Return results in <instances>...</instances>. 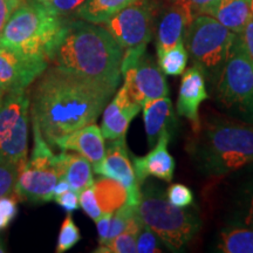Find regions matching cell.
Here are the masks:
<instances>
[{
  "label": "cell",
  "mask_w": 253,
  "mask_h": 253,
  "mask_svg": "<svg viewBox=\"0 0 253 253\" xmlns=\"http://www.w3.org/2000/svg\"><path fill=\"white\" fill-rule=\"evenodd\" d=\"M31 116L47 143L95 123L115 90L49 66L33 82Z\"/></svg>",
  "instance_id": "obj_1"
},
{
  "label": "cell",
  "mask_w": 253,
  "mask_h": 253,
  "mask_svg": "<svg viewBox=\"0 0 253 253\" xmlns=\"http://www.w3.org/2000/svg\"><path fill=\"white\" fill-rule=\"evenodd\" d=\"M123 48L106 28L88 21H65L48 65L116 90Z\"/></svg>",
  "instance_id": "obj_2"
},
{
  "label": "cell",
  "mask_w": 253,
  "mask_h": 253,
  "mask_svg": "<svg viewBox=\"0 0 253 253\" xmlns=\"http://www.w3.org/2000/svg\"><path fill=\"white\" fill-rule=\"evenodd\" d=\"M186 150L205 176H224L253 162V122L210 115L192 131Z\"/></svg>",
  "instance_id": "obj_3"
},
{
  "label": "cell",
  "mask_w": 253,
  "mask_h": 253,
  "mask_svg": "<svg viewBox=\"0 0 253 253\" xmlns=\"http://www.w3.org/2000/svg\"><path fill=\"white\" fill-rule=\"evenodd\" d=\"M65 20L40 0H24L0 34V46L48 62Z\"/></svg>",
  "instance_id": "obj_4"
},
{
  "label": "cell",
  "mask_w": 253,
  "mask_h": 253,
  "mask_svg": "<svg viewBox=\"0 0 253 253\" xmlns=\"http://www.w3.org/2000/svg\"><path fill=\"white\" fill-rule=\"evenodd\" d=\"M137 212L142 223L158 237L170 251L179 252L201 230L197 211L175 207L166 192L151 182L143 183Z\"/></svg>",
  "instance_id": "obj_5"
},
{
  "label": "cell",
  "mask_w": 253,
  "mask_h": 253,
  "mask_svg": "<svg viewBox=\"0 0 253 253\" xmlns=\"http://www.w3.org/2000/svg\"><path fill=\"white\" fill-rule=\"evenodd\" d=\"M185 48L205 80L216 86L237 34L207 14H198L185 28Z\"/></svg>",
  "instance_id": "obj_6"
},
{
  "label": "cell",
  "mask_w": 253,
  "mask_h": 253,
  "mask_svg": "<svg viewBox=\"0 0 253 253\" xmlns=\"http://www.w3.org/2000/svg\"><path fill=\"white\" fill-rule=\"evenodd\" d=\"M218 103L253 122V62L237 34L216 84Z\"/></svg>",
  "instance_id": "obj_7"
},
{
  "label": "cell",
  "mask_w": 253,
  "mask_h": 253,
  "mask_svg": "<svg viewBox=\"0 0 253 253\" xmlns=\"http://www.w3.org/2000/svg\"><path fill=\"white\" fill-rule=\"evenodd\" d=\"M31 99L26 89L7 91L0 102V157L17 164L28 160Z\"/></svg>",
  "instance_id": "obj_8"
},
{
  "label": "cell",
  "mask_w": 253,
  "mask_h": 253,
  "mask_svg": "<svg viewBox=\"0 0 253 253\" xmlns=\"http://www.w3.org/2000/svg\"><path fill=\"white\" fill-rule=\"evenodd\" d=\"M147 45L126 49L121 62V75L129 97L142 107L145 102L168 96L169 86L163 72L145 53Z\"/></svg>",
  "instance_id": "obj_9"
},
{
  "label": "cell",
  "mask_w": 253,
  "mask_h": 253,
  "mask_svg": "<svg viewBox=\"0 0 253 253\" xmlns=\"http://www.w3.org/2000/svg\"><path fill=\"white\" fill-rule=\"evenodd\" d=\"M121 48L148 45L153 33V8L148 1L137 0L104 23Z\"/></svg>",
  "instance_id": "obj_10"
},
{
  "label": "cell",
  "mask_w": 253,
  "mask_h": 253,
  "mask_svg": "<svg viewBox=\"0 0 253 253\" xmlns=\"http://www.w3.org/2000/svg\"><path fill=\"white\" fill-rule=\"evenodd\" d=\"M95 173L115 179L126 190V204L137 208L141 199V185L136 179L134 168L126 147V138L109 140L102 163Z\"/></svg>",
  "instance_id": "obj_11"
},
{
  "label": "cell",
  "mask_w": 253,
  "mask_h": 253,
  "mask_svg": "<svg viewBox=\"0 0 253 253\" xmlns=\"http://www.w3.org/2000/svg\"><path fill=\"white\" fill-rule=\"evenodd\" d=\"M48 67L43 60L26 58L0 46V89L4 93L26 89Z\"/></svg>",
  "instance_id": "obj_12"
},
{
  "label": "cell",
  "mask_w": 253,
  "mask_h": 253,
  "mask_svg": "<svg viewBox=\"0 0 253 253\" xmlns=\"http://www.w3.org/2000/svg\"><path fill=\"white\" fill-rule=\"evenodd\" d=\"M59 178L54 167H36L26 162L18 168L13 195L31 203H47L53 201V190Z\"/></svg>",
  "instance_id": "obj_13"
},
{
  "label": "cell",
  "mask_w": 253,
  "mask_h": 253,
  "mask_svg": "<svg viewBox=\"0 0 253 253\" xmlns=\"http://www.w3.org/2000/svg\"><path fill=\"white\" fill-rule=\"evenodd\" d=\"M170 140H171V134L169 131L163 132L153 149L145 156L131 157L138 184L143 185L148 177H156L168 183L172 181L176 164L173 157L168 151V144Z\"/></svg>",
  "instance_id": "obj_14"
},
{
  "label": "cell",
  "mask_w": 253,
  "mask_h": 253,
  "mask_svg": "<svg viewBox=\"0 0 253 253\" xmlns=\"http://www.w3.org/2000/svg\"><path fill=\"white\" fill-rule=\"evenodd\" d=\"M209 99L207 90V80L203 73L197 66L186 69L183 73L178 99H177V114L189 120L192 126V131L199 126V107L202 102Z\"/></svg>",
  "instance_id": "obj_15"
},
{
  "label": "cell",
  "mask_w": 253,
  "mask_h": 253,
  "mask_svg": "<svg viewBox=\"0 0 253 253\" xmlns=\"http://www.w3.org/2000/svg\"><path fill=\"white\" fill-rule=\"evenodd\" d=\"M140 110V104L129 97L126 87L122 86L103 109L101 123V132L103 137L107 140L126 138L129 125Z\"/></svg>",
  "instance_id": "obj_16"
},
{
  "label": "cell",
  "mask_w": 253,
  "mask_h": 253,
  "mask_svg": "<svg viewBox=\"0 0 253 253\" xmlns=\"http://www.w3.org/2000/svg\"><path fill=\"white\" fill-rule=\"evenodd\" d=\"M53 147H58L65 151H75L89 161L93 170L102 163L103 158L106 156L104 137L101 132V128L95 123L56 138L53 143Z\"/></svg>",
  "instance_id": "obj_17"
},
{
  "label": "cell",
  "mask_w": 253,
  "mask_h": 253,
  "mask_svg": "<svg viewBox=\"0 0 253 253\" xmlns=\"http://www.w3.org/2000/svg\"><path fill=\"white\" fill-rule=\"evenodd\" d=\"M194 19L186 6L179 0L161 19L156 38L157 58L183 41L185 28Z\"/></svg>",
  "instance_id": "obj_18"
},
{
  "label": "cell",
  "mask_w": 253,
  "mask_h": 253,
  "mask_svg": "<svg viewBox=\"0 0 253 253\" xmlns=\"http://www.w3.org/2000/svg\"><path fill=\"white\" fill-rule=\"evenodd\" d=\"M143 109V121L148 144L153 148L163 132L171 134L175 128L172 102L168 96L150 100L141 107Z\"/></svg>",
  "instance_id": "obj_19"
},
{
  "label": "cell",
  "mask_w": 253,
  "mask_h": 253,
  "mask_svg": "<svg viewBox=\"0 0 253 253\" xmlns=\"http://www.w3.org/2000/svg\"><path fill=\"white\" fill-rule=\"evenodd\" d=\"M207 15L214 18L233 33L239 34L252 17L250 0H219L209 9Z\"/></svg>",
  "instance_id": "obj_20"
},
{
  "label": "cell",
  "mask_w": 253,
  "mask_h": 253,
  "mask_svg": "<svg viewBox=\"0 0 253 253\" xmlns=\"http://www.w3.org/2000/svg\"><path fill=\"white\" fill-rule=\"evenodd\" d=\"M135 1L137 0H86L75 11V15L88 23L104 24Z\"/></svg>",
  "instance_id": "obj_21"
},
{
  "label": "cell",
  "mask_w": 253,
  "mask_h": 253,
  "mask_svg": "<svg viewBox=\"0 0 253 253\" xmlns=\"http://www.w3.org/2000/svg\"><path fill=\"white\" fill-rule=\"evenodd\" d=\"M217 250L223 253H253V227L235 224L219 235Z\"/></svg>",
  "instance_id": "obj_22"
},
{
  "label": "cell",
  "mask_w": 253,
  "mask_h": 253,
  "mask_svg": "<svg viewBox=\"0 0 253 253\" xmlns=\"http://www.w3.org/2000/svg\"><path fill=\"white\" fill-rule=\"evenodd\" d=\"M62 178L69 183L72 190L80 194L82 190L91 186L94 183L90 162L81 155L68 154L65 151V171Z\"/></svg>",
  "instance_id": "obj_23"
},
{
  "label": "cell",
  "mask_w": 253,
  "mask_h": 253,
  "mask_svg": "<svg viewBox=\"0 0 253 253\" xmlns=\"http://www.w3.org/2000/svg\"><path fill=\"white\" fill-rule=\"evenodd\" d=\"M93 189L101 211L114 212L126 202V190L115 179L102 177L94 181Z\"/></svg>",
  "instance_id": "obj_24"
},
{
  "label": "cell",
  "mask_w": 253,
  "mask_h": 253,
  "mask_svg": "<svg viewBox=\"0 0 253 253\" xmlns=\"http://www.w3.org/2000/svg\"><path fill=\"white\" fill-rule=\"evenodd\" d=\"M158 67L166 75L178 77L184 73L186 63L189 60L188 50L184 43L179 42L173 48L167 50L162 55L158 56Z\"/></svg>",
  "instance_id": "obj_25"
},
{
  "label": "cell",
  "mask_w": 253,
  "mask_h": 253,
  "mask_svg": "<svg viewBox=\"0 0 253 253\" xmlns=\"http://www.w3.org/2000/svg\"><path fill=\"white\" fill-rule=\"evenodd\" d=\"M81 240V233L77 224L74 223L71 214H67L63 219L56 243V253L67 252L72 248H74Z\"/></svg>",
  "instance_id": "obj_26"
},
{
  "label": "cell",
  "mask_w": 253,
  "mask_h": 253,
  "mask_svg": "<svg viewBox=\"0 0 253 253\" xmlns=\"http://www.w3.org/2000/svg\"><path fill=\"white\" fill-rule=\"evenodd\" d=\"M136 238L137 235L125 231L121 235L113 238L109 242L100 244L95 250L97 253H135L136 252Z\"/></svg>",
  "instance_id": "obj_27"
},
{
  "label": "cell",
  "mask_w": 253,
  "mask_h": 253,
  "mask_svg": "<svg viewBox=\"0 0 253 253\" xmlns=\"http://www.w3.org/2000/svg\"><path fill=\"white\" fill-rule=\"evenodd\" d=\"M18 166L0 157V197L13 194Z\"/></svg>",
  "instance_id": "obj_28"
},
{
  "label": "cell",
  "mask_w": 253,
  "mask_h": 253,
  "mask_svg": "<svg viewBox=\"0 0 253 253\" xmlns=\"http://www.w3.org/2000/svg\"><path fill=\"white\" fill-rule=\"evenodd\" d=\"M167 198L172 205L178 208H188L194 203V194L191 189L182 183H175L167 189Z\"/></svg>",
  "instance_id": "obj_29"
},
{
  "label": "cell",
  "mask_w": 253,
  "mask_h": 253,
  "mask_svg": "<svg viewBox=\"0 0 253 253\" xmlns=\"http://www.w3.org/2000/svg\"><path fill=\"white\" fill-rule=\"evenodd\" d=\"M162 250L160 248L158 237L149 227L143 224L137 238H136V252L138 253H160Z\"/></svg>",
  "instance_id": "obj_30"
},
{
  "label": "cell",
  "mask_w": 253,
  "mask_h": 253,
  "mask_svg": "<svg viewBox=\"0 0 253 253\" xmlns=\"http://www.w3.org/2000/svg\"><path fill=\"white\" fill-rule=\"evenodd\" d=\"M79 203H80V207L86 212L87 216L91 218L94 221L99 219L101 214H102V211H101L96 197H95L93 185L82 190L79 194Z\"/></svg>",
  "instance_id": "obj_31"
},
{
  "label": "cell",
  "mask_w": 253,
  "mask_h": 253,
  "mask_svg": "<svg viewBox=\"0 0 253 253\" xmlns=\"http://www.w3.org/2000/svg\"><path fill=\"white\" fill-rule=\"evenodd\" d=\"M86 0H46L42 1L53 13L59 17L65 18L67 15L75 13V11L84 4Z\"/></svg>",
  "instance_id": "obj_32"
},
{
  "label": "cell",
  "mask_w": 253,
  "mask_h": 253,
  "mask_svg": "<svg viewBox=\"0 0 253 253\" xmlns=\"http://www.w3.org/2000/svg\"><path fill=\"white\" fill-rule=\"evenodd\" d=\"M53 201L56 202L68 213H72L73 211H77L79 207H80V203H79V194L72 189L66 191L65 194L55 197Z\"/></svg>",
  "instance_id": "obj_33"
},
{
  "label": "cell",
  "mask_w": 253,
  "mask_h": 253,
  "mask_svg": "<svg viewBox=\"0 0 253 253\" xmlns=\"http://www.w3.org/2000/svg\"><path fill=\"white\" fill-rule=\"evenodd\" d=\"M189 9L192 17L198 14H207L209 9H211L219 0H181Z\"/></svg>",
  "instance_id": "obj_34"
},
{
  "label": "cell",
  "mask_w": 253,
  "mask_h": 253,
  "mask_svg": "<svg viewBox=\"0 0 253 253\" xmlns=\"http://www.w3.org/2000/svg\"><path fill=\"white\" fill-rule=\"evenodd\" d=\"M23 1L24 0H0V34L7 24L8 19Z\"/></svg>",
  "instance_id": "obj_35"
},
{
  "label": "cell",
  "mask_w": 253,
  "mask_h": 253,
  "mask_svg": "<svg viewBox=\"0 0 253 253\" xmlns=\"http://www.w3.org/2000/svg\"><path fill=\"white\" fill-rule=\"evenodd\" d=\"M239 37L243 45H244L246 53H248L250 59L253 62V15L248 21V24H246L244 30L242 31V33H239Z\"/></svg>",
  "instance_id": "obj_36"
},
{
  "label": "cell",
  "mask_w": 253,
  "mask_h": 253,
  "mask_svg": "<svg viewBox=\"0 0 253 253\" xmlns=\"http://www.w3.org/2000/svg\"><path fill=\"white\" fill-rule=\"evenodd\" d=\"M112 214V212H103L99 219L95 221L97 226V233H99V244H104L108 239Z\"/></svg>",
  "instance_id": "obj_37"
},
{
  "label": "cell",
  "mask_w": 253,
  "mask_h": 253,
  "mask_svg": "<svg viewBox=\"0 0 253 253\" xmlns=\"http://www.w3.org/2000/svg\"><path fill=\"white\" fill-rule=\"evenodd\" d=\"M242 224L253 227V190H252L251 194H250L248 205H246L245 214H244V218H243V220H242Z\"/></svg>",
  "instance_id": "obj_38"
},
{
  "label": "cell",
  "mask_w": 253,
  "mask_h": 253,
  "mask_svg": "<svg viewBox=\"0 0 253 253\" xmlns=\"http://www.w3.org/2000/svg\"><path fill=\"white\" fill-rule=\"evenodd\" d=\"M71 189V185H69V183L66 181L65 178H59V181L56 182V184L54 186V190H53V199L58 197L60 195L65 194L66 191H68V190Z\"/></svg>",
  "instance_id": "obj_39"
},
{
  "label": "cell",
  "mask_w": 253,
  "mask_h": 253,
  "mask_svg": "<svg viewBox=\"0 0 253 253\" xmlns=\"http://www.w3.org/2000/svg\"><path fill=\"white\" fill-rule=\"evenodd\" d=\"M9 223H11V220H9L8 218L5 216V214L2 213L1 211H0V231L7 229L8 225H9Z\"/></svg>",
  "instance_id": "obj_40"
},
{
  "label": "cell",
  "mask_w": 253,
  "mask_h": 253,
  "mask_svg": "<svg viewBox=\"0 0 253 253\" xmlns=\"http://www.w3.org/2000/svg\"><path fill=\"white\" fill-rule=\"evenodd\" d=\"M5 252H6L5 244H4V242H2V239L0 238V253H5Z\"/></svg>",
  "instance_id": "obj_41"
},
{
  "label": "cell",
  "mask_w": 253,
  "mask_h": 253,
  "mask_svg": "<svg viewBox=\"0 0 253 253\" xmlns=\"http://www.w3.org/2000/svg\"><path fill=\"white\" fill-rule=\"evenodd\" d=\"M250 8H251V13L253 15V0H250Z\"/></svg>",
  "instance_id": "obj_42"
},
{
  "label": "cell",
  "mask_w": 253,
  "mask_h": 253,
  "mask_svg": "<svg viewBox=\"0 0 253 253\" xmlns=\"http://www.w3.org/2000/svg\"><path fill=\"white\" fill-rule=\"evenodd\" d=\"M4 91H2L1 89H0V102H1V100H2V96H4Z\"/></svg>",
  "instance_id": "obj_43"
}]
</instances>
